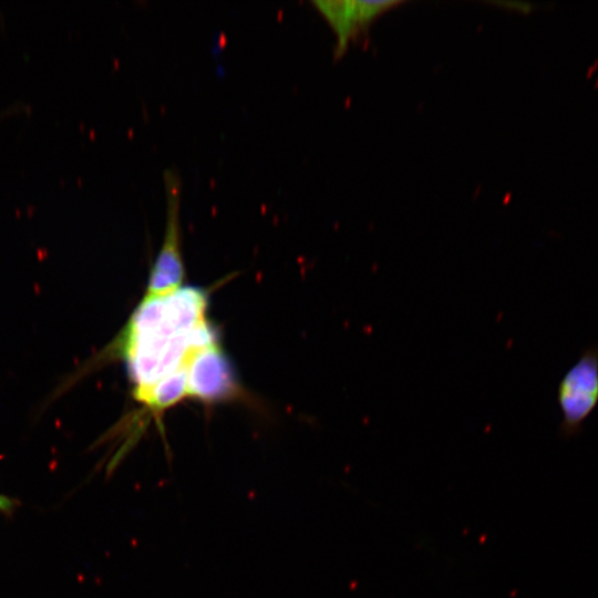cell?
Returning <instances> with one entry per match:
<instances>
[{"label":"cell","instance_id":"obj_1","mask_svg":"<svg viewBox=\"0 0 598 598\" xmlns=\"http://www.w3.org/2000/svg\"><path fill=\"white\" fill-rule=\"evenodd\" d=\"M204 310L205 298L196 291L165 299L147 296L110 347L126 361L141 399L167 380L168 373L177 375L175 369L188 373L182 365L192 363L199 352L215 344L204 321Z\"/></svg>","mask_w":598,"mask_h":598},{"label":"cell","instance_id":"obj_5","mask_svg":"<svg viewBox=\"0 0 598 598\" xmlns=\"http://www.w3.org/2000/svg\"><path fill=\"white\" fill-rule=\"evenodd\" d=\"M217 344L199 352L190 364L188 392L204 399H220L234 388L230 369Z\"/></svg>","mask_w":598,"mask_h":598},{"label":"cell","instance_id":"obj_4","mask_svg":"<svg viewBox=\"0 0 598 598\" xmlns=\"http://www.w3.org/2000/svg\"><path fill=\"white\" fill-rule=\"evenodd\" d=\"M337 35L336 55L346 51L351 40L364 33L372 21L401 1H313Z\"/></svg>","mask_w":598,"mask_h":598},{"label":"cell","instance_id":"obj_6","mask_svg":"<svg viewBox=\"0 0 598 598\" xmlns=\"http://www.w3.org/2000/svg\"><path fill=\"white\" fill-rule=\"evenodd\" d=\"M17 506V501L0 494V512L11 514Z\"/></svg>","mask_w":598,"mask_h":598},{"label":"cell","instance_id":"obj_3","mask_svg":"<svg viewBox=\"0 0 598 598\" xmlns=\"http://www.w3.org/2000/svg\"><path fill=\"white\" fill-rule=\"evenodd\" d=\"M166 195V227L162 248L151 270L150 297L167 295L176 290L183 277L179 247L181 178L176 171L164 173Z\"/></svg>","mask_w":598,"mask_h":598},{"label":"cell","instance_id":"obj_2","mask_svg":"<svg viewBox=\"0 0 598 598\" xmlns=\"http://www.w3.org/2000/svg\"><path fill=\"white\" fill-rule=\"evenodd\" d=\"M556 399L561 413L559 435L565 439L579 435L598 405V343L584 348L563 374Z\"/></svg>","mask_w":598,"mask_h":598}]
</instances>
